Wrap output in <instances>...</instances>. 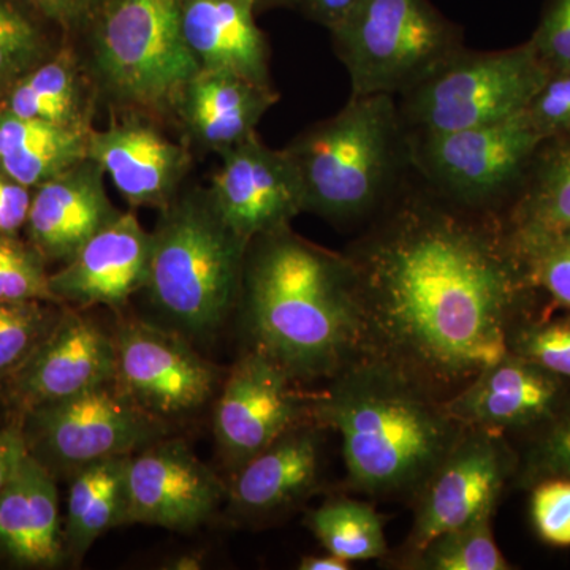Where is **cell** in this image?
Returning a JSON list of instances; mask_svg holds the SVG:
<instances>
[{
	"mask_svg": "<svg viewBox=\"0 0 570 570\" xmlns=\"http://www.w3.org/2000/svg\"><path fill=\"white\" fill-rule=\"evenodd\" d=\"M530 41L549 71L570 70V0H547Z\"/></svg>",
	"mask_w": 570,
	"mask_h": 570,
	"instance_id": "39",
	"label": "cell"
},
{
	"mask_svg": "<svg viewBox=\"0 0 570 570\" xmlns=\"http://www.w3.org/2000/svg\"><path fill=\"white\" fill-rule=\"evenodd\" d=\"M513 246L540 295L551 306L570 314V228Z\"/></svg>",
	"mask_w": 570,
	"mask_h": 570,
	"instance_id": "36",
	"label": "cell"
},
{
	"mask_svg": "<svg viewBox=\"0 0 570 570\" xmlns=\"http://www.w3.org/2000/svg\"><path fill=\"white\" fill-rule=\"evenodd\" d=\"M262 352L249 348L228 374L214 411L217 448L228 468L239 466L299 423L313 420L311 396Z\"/></svg>",
	"mask_w": 570,
	"mask_h": 570,
	"instance_id": "13",
	"label": "cell"
},
{
	"mask_svg": "<svg viewBox=\"0 0 570 570\" xmlns=\"http://www.w3.org/2000/svg\"><path fill=\"white\" fill-rule=\"evenodd\" d=\"M48 26L20 0H0V99L59 47L52 43Z\"/></svg>",
	"mask_w": 570,
	"mask_h": 570,
	"instance_id": "31",
	"label": "cell"
},
{
	"mask_svg": "<svg viewBox=\"0 0 570 570\" xmlns=\"http://www.w3.org/2000/svg\"><path fill=\"white\" fill-rule=\"evenodd\" d=\"M238 303L250 348L295 382L326 381L367 354L351 262L291 225L247 247Z\"/></svg>",
	"mask_w": 570,
	"mask_h": 570,
	"instance_id": "2",
	"label": "cell"
},
{
	"mask_svg": "<svg viewBox=\"0 0 570 570\" xmlns=\"http://www.w3.org/2000/svg\"><path fill=\"white\" fill-rule=\"evenodd\" d=\"M324 426L299 423L235 471L228 497L239 515L264 519L309 497L322 475Z\"/></svg>",
	"mask_w": 570,
	"mask_h": 570,
	"instance_id": "22",
	"label": "cell"
},
{
	"mask_svg": "<svg viewBox=\"0 0 570 570\" xmlns=\"http://www.w3.org/2000/svg\"><path fill=\"white\" fill-rule=\"evenodd\" d=\"M277 100L272 86L227 71L200 70L184 88L176 115L194 145L223 154L254 135Z\"/></svg>",
	"mask_w": 570,
	"mask_h": 570,
	"instance_id": "23",
	"label": "cell"
},
{
	"mask_svg": "<svg viewBox=\"0 0 570 570\" xmlns=\"http://www.w3.org/2000/svg\"><path fill=\"white\" fill-rule=\"evenodd\" d=\"M570 479V392L558 411L527 436L513 485L530 490L546 479Z\"/></svg>",
	"mask_w": 570,
	"mask_h": 570,
	"instance_id": "33",
	"label": "cell"
},
{
	"mask_svg": "<svg viewBox=\"0 0 570 570\" xmlns=\"http://www.w3.org/2000/svg\"><path fill=\"white\" fill-rule=\"evenodd\" d=\"M298 168L305 213L351 225L374 219L411 167L409 134L396 97L352 96L332 118L285 148Z\"/></svg>",
	"mask_w": 570,
	"mask_h": 570,
	"instance_id": "4",
	"label": "cell"
},
{
	"mask_svg": "<svg viewBox=\"0 0 570 570\" xmlns=\"http://www.w3.org/2000/svg\"><path fill=\"white\" fill-rule=\"evenodd\" d=\"M542 141L521 111L453 132L409 134V160L426 186L453 204L502 214Z\"/></svg>",
	"mask_w": 570,
	"mask_h": 570,
	"instance_id": "9",
	"label": "cell"
},
{
	"mask_svg": "<svg viewBox=\"0 0 570 570\" xmlns=\"http://www.w3.org/2000/svg\"><path fill=\"white\" fill-rule=\"evenodd\" d=\"M112 381V336L92 318L67 309L9 384L11 400L28 412Z\"/></svg>",
	"mask_w": 570,
	"mask_h": 570,
	"instance_id": "18",
	"label": "cell"
},
{
	"mask_svg": "<svg viewBox=\"0 0 570 570\" xmlns=\"http://www.w3.org/2000/svg\"><path fill=\"white\" fill-rule=\"evenodd\" d=\"M379 356L445 401L509 354L540 295L501 214L464 208L430 186L397 189L347 247Z\"/></svg>",
	"mask_w": 570,
	"mask_h": 570,
	"instance_id": "1",
	"label": "cell"
},
{
	"mask_svg": "<svg viewBox=\"0 0 570 570\" xmlns=\"http://www.w3.org/2000/svg\"><path fill=\"white\" fill-rule=\"evenodd\" d=\"M249 243L225 223L208 187L181 189L151 232L145 292L176 332L212 335L238 303Z\"/></svg>",
	"mask_w": 570,
	"mask_h": 570,
	"instance_id": "5",
	"label": "cell"
},
{
	"mask_svg": "<svg viewBox=\"0 0 570 570\" xmlns=\"http://www.w3.org/2000/svg\"><path fill=\"white\" fill-rule=\"evenodd\" d=\"M311 411L340 434L351 490L409 505L464 430L444 401L367 354L311 396Z\"/></svg>",
	"mask_w": 570,
	"mask_h": 570,
	"instance_id": "3",
	"label": "cell"
},
{
	"mask_svg": "<svg viewBox=\"0 0 570 570\" xmlns=\"http://www.w3.org/2000/svg\"><path fill=\"white\" fill-rule=\"evenodd\" d=\"M104 130L89 134L88 157L110 176L130 208H156L175 200L190 170V153L154 126L151 116L121 111Z\"/></svg>",
	"mask_w": 570,
	"mask_h": 570,
	"instance_id": "16",
	"label": "cell"
},
{
	"mask_svg": "<svg viewBox=\"0 0 570 570\" xmlns=\"http://www.w3.org/2000/svg\"><path fill=\"white\" fill-rule=\"evenodd\" d=\"M97 97L85 59L62 43L11 86L0 111L91 132Z\"/></svg>",
	"mask_w": 570,
	"mask_h": 570,
	"instance_id": "25",
	"label": "cell"
},
{
	"mask_svg": "<svg viewBox=\"0 0 570 570\" xmlns=\"http://www.w3.org/2000/svg\"><path fill=\"white\" fill-rule=\"evenodd\" d=\"M247 2H249L254 9H257V7L272 6V3L291 2V0H247Z\"/></svg>",
	"mask_w": 570,
	"mask_h": 570,
	"instance_id": "45",
	"label": "cell"
},
{
	"mask_svg": "<svg viewBox=\"0 0 570 570\" xmlns=\"http://www.w3.org/2000/svg\"><path fill=\"white\" fill-rule=\"evenodd\" d=\"M112 341L116 387L154 417L187 414L213 395L216 367L176 330L124 322Z\"/></svg>",
	"mask_w": 570,
	"mask_h": 570,
	"instance_id": "12",
	"label": "cell"
},
{
	"mask_svg": "<svg viewBox=\"0 0 570 570\" xmlns=\"http://www.w3.org/2000/svg\"><path fill=\"white\" fill-rule=\"evenodd\" d=\"M549 69L531 41L509 50H460L396 100L409 134L453 132L519 115Z\"/></svg>",
	"mask_w": 570,
	"mask_h": 570,
	"instance_id": "8",
	"label": "cell"
},
{
	"mask_svg": "<svg viewBox=\"0 0 570 570\" xmlns=\"http://www.w3.org/2000/svg\"><path fill=\"white\" fill-rule=\"evenodd\" d=\"M519 471V450L504 434L464 426L452 450L412 502L414 521L396 553L400 562L444 532L497 512Z\"/></svg>",
	"mask_w": 570,
	"mask_h": 570,
	"instance_id": "11",
	"label": "cell"
},
{
	"mask_svg": "<svg viewBox=\"0 0 570 570\" xmlns=\"http://www.w3.org/2000/svg\"><path fill=\"white\" fill-rule=\"evenodd\" d=\"M52 28L69 33L85 29L102 0H20Z\"/></svg>",
	"mask_w": 570,
	"mask_h": 570,
	"instance_id": "40",
	"label": "cell"
},
{
	"mask_svg": "<svg viewBox=\"0 0 570 570\" xmlns=\"http://www.w3.org/2000/svg\"><path fill=\"white\" fill-rule=\"evenodd\" d=\"M183 0H102L92 14L85 61L97 92L121 111L176 112L200 71L187 48Z\"/></svg>",
	"mask_w": 570,
	"mask_h": 570,
	"instance_id": "6",
	"label": "cell"
},
{
	"mask_svg": "<svg viewBox=\"0 0 570 570\" xmlns=\"http://www.w3.org/2000/svg\"><path fill=\"white\" fill-rule=\"evenodd\" d=\"M89 134L0 111V174L33 190L88 157Z\"/></svg>",
	"mask_w": 570,
	"mask_h": 570,
	"instance_id": "27",
	"label": "cell"
},
{
	"mask_svg": "<svg viewBox=\"0 0 570 570\" xmlns=\"http://www.w3.org/2000/svg\"><path fill=\"white\" fill-rule=\"evenodd\" d=\"M26 448L48 471L75 472L111 456L134 455L164 434L160 419L110 384L24 412Z\"/></svg>",
	"mask_w": 570,
	"mask_h": 570,
	"instance_id": "10",
	"label": "cell"
},
{
	"mask_svg": "<svg viewBox=\"0 0 570 570\" xmlns=\"http://www.w3.org/2000/svg\"><path fill=\"white\" fill-rule=\"evenodd\" d=\"M509 352L570 382V314L550 317L540 311L524 318L510 333Z\"/></svg>",
	"mask_w": 570,
	"mask_h": 570,
	"instance_id": "35",
	"label": "cell"
},
{
	"mask_svg": "<svg viewBox=\"0 0 570 570\" xmlns=\"http://www.w3.org/2000/svg\"><path fill=\"white\" fill-rule=\"evenodd\" d=\"M530 519L535 534L553 547H570V479H546L531 487Z\"/></svg>",
	"mask_w": 570,
	"mask_h": 570,
	"instance_id": "37",
	"label": "cell"
},
{
	"mask_svg": "<svg viewBox=\"0 0 570 570\" xmlns=\"http://www.w3.org/2000/svg\"><path fill=\"white\" fill-rule=\"evenodd\" d=\"M100 165L86 157L32 190L26 235L47 264H66L121 214L105 189Z\"/></svg>",
	"mask_w": 570,
	"mask_h": 570,
	"instance_id": "20",
	"label": "cell"
},
{
	"mask_svg": "<svg viewBox=\"0 0 570 570\" xmlns=\"http://www.w3.org/2000/svg\"><path fill=\"white\" fill-rule=\"evenodd\" d=\"M14 445H17V433H0V494L9 482Z\"/></svg>",
	"mask_w": 570,
	"mask_h": 570,
	"instance_id": "43",
	"label": "cell"
},
{
	"mask_svg": "<svg viewBox=\"0 0 570 570\" xmlns=\"http://www.w3.org/2000/svg\"><path fill=\"white\" fill-rule=\"evenodd\" d=\"M296 2L302 3L303 10L314 21L321 22L332 31L355 9L360 0H296Z\"/></svg>",
	"mask_w": 570,
	"mask_h": 570,
	"instance_id": "42",
	"label": "cell"
},
{
	"mask_svg": "<svg viewBox=\"0 0 570 570\" xmlns=\"http://www.w3.org/2000/svg\"><path fill=\"white\" fill-rule=\"evenodd\" d=\"M47 262L18 234H0V302H47L59 305L50 287Z\"/></svg>",
	"mask_w": 570,
	"mask_h": 570,
	"instance_id": "34",
	"label": "cell"
},
{
	"mask_svg": "<svg viewBox=\"0 0 570 570\" xmlns=\"http://www.w3.org/2000/svg\"><path fill=\"white\" fill-rule=\"evenodd\" d=\"M219 156L209 195L225 223L247 242L305 213L302 178L285 148H268L255 132Z\"/></svg>",
	"mask_w": 570,
	"mask_h": 570,
	"instance_id": "14",
	"label": "cell"
},
{
	"mask_svg": "<svg viewBox=\"0 0 570 570\" xmlns=\"http://www.w3.org/2000/svg\"><path fill=\"white\" fill-rule=\"evenodd\" d=\"M32 189L0 174V234H18L28 223Z\"/></svg>",
	"mask_w": 570,
	"mask_h": 570,
	"instance_id": "41",
	"label": "cell"
},
{
	"mask_svg": "<svg viewBox=\"0 0 570 570\" xmlns=\"http://www.w3.org/2000/svg\"><path fill=\"white\" fill-rule=\"evenodd\" d=\"M501 216L513 245L569 230L570 134L540 142Z\"/></svg>",
	"mask_w": 570,
	"mask_h": 570,
	"instance_id": "26",
	"label": "cell"
},
{
	"mask_svg": "<svg viewBox=\"0 0 570 570\" xmlns=\"http://www.w3.org/2000/svg\"><path fill=\"white\" fill-rule=\"evenodd\" d=\"M396 568L414 570H510L512 566L499 549L493 532V515L482 517L466 527L444 532Z\"/></svg>",
	"mask_w": 570,
	"mask_h": 570,
	"instance_id": "30",
	"label": "cell"
},
{
	"mask_svg": "<svg viewBox=\"0 0 570 570\" xmlns=\"http://www.w3.org/2000/svg\"><path fill=\"white\" fill-rule=\"evenodd\" d=\"M569 392V381L509 352L444 404L463 426L528 436L558 411Z\"/></svg>",
	"mask_w": 570,
	"mask_h": 570,
	"instance_id": "17",
	"label": "cell"
},
{
	"mask_svg": "<svg viewBox=\"0 0 570 570\" xmlns=\"http://www.w3.org/2000/svg\"><path fill=\"white\" fill-rule=\"evenodd\" d=\"M330 32L352 96H401L463 50L460 29L428 0H360Z\"/></svg>",
	"mask_w": 570,
	"mask_h": 570,
	"instance_id": "7",
	"label": "cell"
},
{
	"mask_svg": "<svg viewBox=\"0 0 570 570\" xmlns=\"http://www.w3.org/2000/svg\"><path fill=\"white\" fill-rule=\"evenodd\" d=\"M223 497L220 480L183 441H157L130 459L126 524L195 530Z\"/></svg>",
	"mask_w": 570,
	"mask_h": 570,
	"instance_id": "15",
	"label": "cell"
},
{
	"mask_svg": "<svg viewBox=\"0 0 570 570\" xmlns=\"http://www.w3.org/2000/svg\"><path fill=\"white\" fill-rule=\"evenodd\" d=\"M254 11L247 0H183L184 40L200 70L272 86L268 43Z\"/></svg>",
	"mask_w": 570,
	"mask_h": 570,
	"instance_id": "24",
	"label": "cell"
},
{
	"mask_svg": "<svg viewBox=\"0 0 570 570\" xmlns=\"http://www.w3.org/2000/svg\"><path fill=\"white\" fill-rule=\"evenodd\" d=\"M298 569L302 570H348L352 569V562L337 558L335 554L326 551L325 557L322 554H311V557L302 558Z\"/></svg>",
	"mask_w": 570,
	"mask_h": 570,
	"instance_id": "44",
	"label": "cell"
},
{
	"mask_svg": "<svg viewBox=\"0 0 570 570\" xmlns=\"http://www.w3.org/2000/svg\"><path fill=\"white\" fill-rule=\"evenodd\" d=\"M151 232L134 212L119 214L50 275L59 305L121 307L148 283Z\"/></svg>",
	"mask_w": 570,
	"mask_h": 570,
	"instance_id": "19",
	"label": "cell"
},
{
	"mask_svg": "<svg viewBox=\"0 0 570 570\" xmlns=\"http://www.w3.org/2000/svg\"><path fill=\"white\" fill-rule=\"evenodd\" d=\"M130 459L111 456L71 474L63 540L73 557H82L111 528L126 524Z\"/></svg>",
	"mask_w": 570,
	"mask_h": 570,
	"instance_id": "28",
	"label": "cell"
},
{
	"mask_svg": "<svg viewBox=\"0 0 570 570\" xmlns=\"http://www.w3.org/2000/svg\"><path fill=\"white\" fill-rule=\"evenodd\" d=\"M55 479L17 434L13 466L0 494V550L24 566L51 568L63 557Z\"/></svg>",
	"mask_w": 570,
	"mask_h": 570,
	"instance_id": "21",
	"label": "cell"
},
{
	"mask_svg": "<svg viewBox=\"0 0 570 570\" xmlns=\"http://www.w3.org/2000/svg\"><path fill=\"white\" fill-rule=\"evenodd\" d=\"M61 305L0 302V382L9 381L58 322Z\"/></svg>",
	"mask_w": 570,
	"mask_h": 570,
	"instance_id": "32",
	"label": "cell"
},
{
	"mask_svg": "<svg viewBox=\"0 0 570 570\" xmlns=\"http://www.w3.org/2000/svg\"><path fill=\"white\" fill-rule=\"evenodd\" d=\"M307 528L328 553L348 562L390 557L385 520L373 502L348 497L326 499L309 513Z\"/></svg>",
	"mask_w": 570,
	"mask_h": 570,
	"instance_id": "29",
	"label": "cell"
},
{
	"mask_svg": "<svg viewBox=\"0 0 570 570\" xmlns=\"http://www.w3.org/2000/svg\"><path fill=\"white\" fill-rule=\"evenodd\" d=\"M523 111L542 140L570 134V70L550 71Z\"/></svg>",
	"mask_w": 570,
	"mask_h": 570,
	"instance_id": "38",
	"label": "cell"
}]
</instances>
